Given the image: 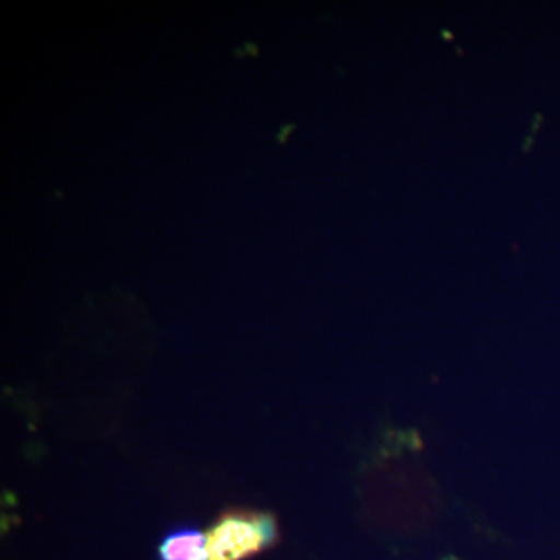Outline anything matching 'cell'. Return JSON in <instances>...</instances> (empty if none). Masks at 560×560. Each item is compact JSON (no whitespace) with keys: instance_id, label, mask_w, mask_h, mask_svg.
Masks as SVG:
<instances>
[{"instance_id":"6da1fadb","label":"cell","mask_w":560,"mask_h":560,"mask_svg":"<svg viewBox=\"0 0 560 560\" xmlns=\"http://www.w3.org/2000/svg\"><path fill=\"white\" fill-rule=\"evenodd\" d=\"M278 540V525L268 514L224 515L206 534L208 560H242Z\"/></svg>"},{"instance_id":"7a4b0ae2","label":"cell","mask_w":560,"mask_h":560,"mask_svg":"<svg viewBox=\"0 0 560 560\" xmlns=\"http://www.w3.org/2000/svg\"><path fill=\"white\" fill-rule=\"evenodd\" d=\"M161 560H208L206 534L197 529H178L160 545Z\"/></svg>"},{"instance_id":"3957f363","label":"cell","mask_w":560,"mask_h":560,"mask_svg":"<svg viewBox=\"0 0 560 560\" xmlns=\"http://www.w3.org/2000/svg\"><path fill=\"white\" fill-rule=\"evenodd\" d=\"M541 125H544V116L540 113H537L534 116L533 125H530V135L536 136L537 131L540 130Z\"/></svg>"},{"instance_id":"277c9868","label":"cell","mask_w":560,"mask_h":560,"mask_svg":"<svg viewBox=\"0 0 560 560\" xmlns=\"http://www.w3.org/2000/svg\"><path fill=\"white\" fill-rule=\"evenodd\" d=\"M534 140H536V136H526L525 140H523L522 143L523 153H530V150L534 149Z\"/></svg>"},{"instance_id":"5b68a950","label":"cell","mask_w":560,"mask_h":560,"mask_svg":"<svg viewBox=\"0 0 560 560\" xmlns=\"http://www.w3.org/2000/svg\"><path fill=\"white\" fill-rule=\"evenodd\" d=\"M291 130H294V125H289V127L283 128V130L280 131V135H279L280 142H285L287 136L290 135Z\"/></svg>"},{"instance_id":"8992f818","label":"cell","mask_w":560,"mask_h":560,"mask_svg":"<svg viewBox=\"0 0 560 560\" xmlns=\"http://www.w3.org/2000/svg\"><path fill=\"white\" fill-rule=\"evenodd\" d=\"M441 36L445 40H452L453 38H455V35H453L451 31H447V28H445V31H441Z\"/></svg>"}]
</instances>
